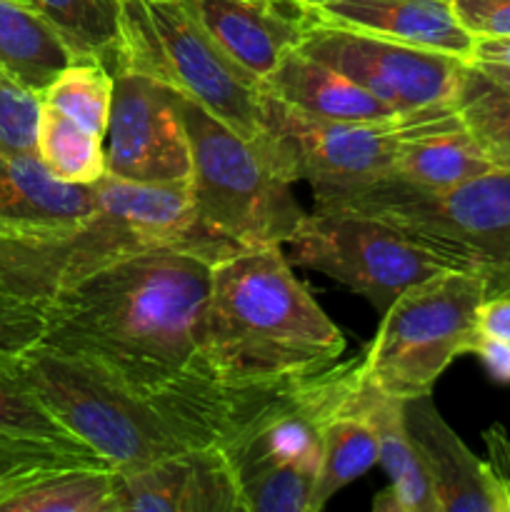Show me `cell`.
Segmentation results:
<instances>
[{
	"mask_svg": "<svg viewBox=\"0 0 510 512\" xmlns=\"http://www.w3.org/2000/svg\"><path fill=\"white\" fill-rule=\"evenodd\" d=\"M230 245H153L103 265L43 305L40 348L85 360L150 395L213 373L203 325L213 265Z\"/></svg>",
	"mask_w": 510,
	"mask_h": 512,
	"instance_id": "obj_1",
	"label": "cell"
},
{
	"mask_svg": "<svg viewBox=\"0 0 510 512\" xmlns=\"http://www.w3.org/2000/svg\"><path fill=\"white\" fill-rule=\"evenodd\" d=\"M15 373L75 438L115 470L140 468L188 450L225 448L305 378L193 373L140 395L105 370L40 345L15 360Z\"/></svg>",
	"mask_w": 510,
	"mask_h": 512,
	"instance_id": "obj_2",
	"label": "cell"
},
{
	"mask_svg": "<svg viewBox=\"0 0 510 512\" xmlns=\"http://www.w3.org/2000/svg\"><path fill=\"white\" fill-rule=\"evenodd\" d=\"M203 350L218 375L288 378L338 363L345 338L283 248L268 245L238 248L213 265Z\"/></svg>",
	"mask_w": 510,
	"mask_h": 512,
	"instance_id": "obj_3",
	"label": "cell"
},
{
	"mask_svg": "<svg viewBox=\"0 0 510 512\" xmlns=\"http://www.w3.org/2000/svg\"><path fill=\"white\" fill-rule=\"evenodd\" d=\"M90 218L55 230H0V290L43 308L103 265L153 245H230L198 223L190 183H130L105 173Z\"/></svg>",
	"mask_w": 510,
	"mask_h": 512,
	"instance_id": "obj_4",
	"label": "cell"
},
{
	"mask_svg": "<svg viewBox=\"0 0 510 512\" xmlns=\"http://www.w3.org/2000/svg\"><path fill=\"white\" fill-rule=\"evenodd\" d=\"M315 210L380 220L448 268L485 275L490 295L510 293V170L493 168L443 190L378 178L320 190Z\"/></svg>",
	"mask_w": 510,
	"mask_h": 512,
	"instance_id": "obj_5",
	"label": "cell"
},
{
	"mask_svg": "<svg viewBox=\"0 0 510 512\" xmlns=\"http://www.w3.org/2000/svg\"><path fill=\"white\" fill-rule=\"evenodd\" d=\"M175 103L190 140V193L205 233L238 248L288 245L308 215L290 193L293 185L255 140L240 138L185 95L175 93Z\"/></svg>",
	"mask_w": 510,
	"mask_h": 512,
	"instance_id": "obj_6",
	"label": "cell"
},
{
	"mask_svg": "<svg viewBox=\"0 0 510 512\" xmlns=\"http://www.w3.org/2000/svg\"><path fill=\"white\" fill-rule=\"evenodd\" d=\"M115 70L158 80L240 138L260 135L263 80L230 60L183 0H125Z\"/></svg>",
	"mask_w": 510,
	"mask_h": 512,
	"instance_id": "obj_7",
	"label": "cell"
},
{
	"mask_svg": "<svg viewBox=\"0 0 510 512\" xmlns=\"http://www.w3.org/2000/svg\"><path fill=\"white\" fill-rule=\"evenodd\" d=\"M488 295L485 275L453 268L403 290L365 350V383L398 400L433 393L453 360L473 350L478 308Z\"/></svg>",
	"mask_w": 510,
	"mask_h": 512,
	"instance_id": "obj_8",
	"label": "cell"
},
{
	"mask_svg": "<svg viewBox=\"0 0 510 512\" xmlns=\"http://www.w3.org/2000/svg\"><path fill=\"white\" fill-rule=\"evenodd\" d=\"M405 118L393 123H348L305 115L263 90L255 143L275 173L313 193L385 178L398 150Z\"/></svg>",
	"mask_w": 510,
	"mask_h": 512,
	"instance_id": "obj_9",
	"label": "cell"
},
{
	"mask_svg": "<svg viewBox=\"0 0 510 512\" xmlns=\"http://www.w3.org/2000/svg\"><path fill=\"white\" fill-rule=\"evenodd\" d=\"M293 260L338 280L380 313L403 290L448 270L443 260L418 248L380 220L340 210H315L288 243Z\"/></svg>",
	"mask_w": 510,
	"mask_h": 512,
	"instance_id": "obj_10",
	"label": "cell"
},
{
	"mask_svg": "<svg viewBox=\"0 0 510 512\" xmlns=\"http://www.w3.org/2000/svg\"><path fill=\"white\" fill-rule=\"evenodd\" d=\"M300 50L363 85L398 115L453 108L465 60L310 20Z\"/></svg>",
	"mask_w": 510,
	"mask_h": 512,
	"instance_id": "obj_11",
	"label": "cell"
},
{
	"mask_svg": "<svg viewBox=\"0 0 510 512\" xmlns=\"http://www.w3.org/2000/svg\"><path fill=\"white\" fill-rule=\"evenodd\" d=\"M360 383L363 358L338 360L320 373L305 375L238 440L223 448L238 480L268 465H300L318 475L325 428Z\"/></svg>",
	"mask_w": 510,
	"mask_h": 512,
	"instance_id": "obj_12",
	"label": "cell"
},
{
	"mask_svg": "<svg viewBox=\"0 0 510 512\" xmlns=\"http://www.w3.org/2000/svg\"><path fill=\"white\" fill-rule=\"evenodd\" d=\"M113 75L105 173L130 183H190V140L173 90L138 73Z\"/></svg>",
	"mask_w": 510,
	"mask_h": 512,
	"instance_id": "obj_13",
	"label": "cell"
},
{
	"mask_svg": "<svg viewBox=\"0 0 510 512\" xmlns=\"http://www.w3.org/2000/svg\"><path fill=\"white\" fill-rule=\"evenodd\" d=\"M113 512H243L240 480L223 448L188 450L115 470Z\"/></svg>",
	"mask_w": 510,
	"mask_h": 512,
	"instance_id": "obj_14",
	"label": "cell"
},
{
	"mask_svg": "<svg viewBox=\"0 0 510 512\" xmlns=\"http://www.w3.org/2000/svg\"><path fill=\"white\" fill-rule=\"evenodd\" d=\"M230 60L265 80L303 45L313 13L288 0H183Z\"/></svg>",
	"mask_w": 510,
	"mask_h": 512,
	"instance_id": "obj_15",
	"label": "cell"
},
{
	"mask_svg": "<svg viewBox=\"0 0 510 512\" xmlns=\"http://www.w3.org/2000/svg\"><path fill=\"white\" fill-rule=\"evenodd\" d=\"M403 413L405 428L433 485L438 512H503L488 463L445 423L433 395L403 400Z\"/></svg>",
	"mask_w": 510,
	"mask_h": 512,
	"instance_id": "obj_16",
	"label": "cell"
},
{
	"mask_svg": "<svg viewBox=\"0 0 510 512\" xmlns=\"http://www.w3.org/2000/svg\"><path fill=\"white\" fill-rule=\"evenodd\" d=\"M313 18L395 43L455 55L465 63H470L475 53V38L455 18L450 0H335L315 10Z\"/></svg>",
	"mask_w": 510,
	"mask_h": 512,
	"instance_id": "obj_17",
	"label": "cell"
},
{
	"mask_svg": "<svg viewBox=\"0 0 510 512\" xmlns=\"http://www.w3.org/2000/svg\"><path fill=\"white\" fill-rule=\"evenodd\" d=\"M493 163L460 125L453 108L408 115L385 178L425 190H443L490 173Z\"/></svg>",
	"mask_w": 510,
	"mask_h": 512,
	"instance_id": "obj_18",
	"label": "cell"
},
{
	"mask_svg": "<svg viewBox=\"0 0 510 512\" xmlns=\"http://www.w3.org/2000/svg\"><path fill=\"white\" fill-rule=\"evenodd\" d=\"M98 188L63 183L35 153L0 150V230H55L90 218Z\"/></svg>",
	"mask_w": 510,
	"mask_h": 512,
	"instance_id": "obj_19",
	"label": "cell"
},
{
	"mask_svg": "<svg viewBox=\"0 0 510 512\" xmlns=\"http://www.w3.org/2000/svg\"><path fill=\"white\" fill-rule=\"evenodd\" d=\"M263 88L300 113L315 118L348 123H393L403 118L363 85L300 48L263 80Z\"/></svg>",
	"mask_w": 510,
	"mask_h": 512,
	"instance_id": "obj_20",
	"label": "cell"
},
{
	"mask_svg": "<svg viewBox=\"0 0 510 512\" xmlns=\"http://www.w3.org/2000/svg\"><path fill=\"white\" fill-rule=\"evenodd\" d=\"M363 400L378 433V463L388 488L373 500L375 512H438L433 485L425 473L413 438L405 428L403 400L370 388L363 378Z\"/></svg>",
	"mask_w": 510,
	"mask_h": 512,
	"instance_id": "obj_21",
	"label": "cell"
},
{
	"mask_svg": "<svg viewBox=\"0 0 510 512\" xmlns=\"http://www.w3.org/2000/svg\"><path fill=\"white\" fill-rule=\"evenodd\" d=\"M70 63V50L35 5L0 0V70L43 95Z\"/></svg>",
	"mask_w": 510,
	"mask_h": 512,
	"instance_id": "obj_22",
	"label": "cell"
},
{
	"mask_svg": "<svg viewBox=\"0 0 510 512\" xmlns=\"http://www.w3.org/2000/svg\"><path fill=\"white\" fill-rule=\"evenodd\" d=\"M378 463V433L363 400V383L353 398L333 415L323 435L318 475L313 488V512L323 510L335 495Z\"/></svg>",
	"mask_w": 510,
	"mask_h": 512,
	"instance_id": "obj_23",
	"label": "cell"
},
{
	"mask_svg": "<svg viewBox=\"0 0 510 512\" xmlns=\"http://www.w3.org/2000/svg\"><path fill=\"white\" fill-rule=\"evenodd\" d=\"M125 0H33L75 60L103 63L113 70L123 33Z\"/></svg>",
	"mask_w": 510,
	"mask_h": 512,
	"instance_id": "obj_24",
	"label": "cell"
},
{
	"mask_svg": "<svg viewBox=\"0 0 510 512\" xmlns=\"http://www.w3.org/2000/svg\"><path fill=\"white\" fill-rule=\"evenodd\" d=\"M453 110L493 168L510 170V90L495 83L478 65L465 63Z\"/></svg>",
	"mask_w": 510,
	"mask_h": 512,
	"instance_id": "obj_25",
	"label": "cell"
},
{
	"mask_svg": "<svg viewBox=\"0 0 510 512\" xmlns=\"http://www.w3.org/2000/svg\"><path fill=\"white\" fill-rule=\"evenodd\" d=\"M35 155L63 183L93 185L105 175V140L48 103H40Z\"/></svg>",
	"mask_w": 510,
	"mask_h": 512,
	"instance_id": "obj_26",
	"label": "cell"
},
{
	"mask_svg": "<svg viewBox=\"0 0 510 512\" xmlns=\"http://www.w3.org/2000/svg\"><path fill=\"white\" fill-rule=\"evenodd\" d=\"M80 468H113L95 450L65 448L0 433V508L23 490Z\"/></svg>",
	"mask_w": 510,
	"mask_h": 512,
	"instance_id": "obj_27",
	"label": "cell"
},
{
	"mask_svg": "<svg viewBox=\"0 0 510 512\" xmlns=\"http://www.w3.org/2000/svg\"><path fill=\"white\" fill-rule=\"evenodd\" d=\"M115 468H80L23 490L0 512H113Z\"/></svg>",
	"mask_w": 510,
	"mask_h": 512,
	"instance_id": "obj_28",
	"label": "cell"
},
{
	"mask_svg": "<svg viewBox=\"0 0 510 512\" xmlns=\"http://www.w3.org/2000/svg\"><path fill=\"white\" fill-rule=\"evenodd\" d=\"M113 88L115 75L108 65L75 60L43 90L40 100L105 140L113 108Z\"/></svg>",
	"mask_w": 510,
	"mask_h": 512,
	"instance_id": "obj_29",
	"label": "cell"
},
{
	"mask_svg": "<svg viewBox=\"0 0 510 512\" xmlns=\"http://www.w3.org/2000/svg\"><path fill=\"white\" fill-rule=\"evenodd\" d=\"M15 360L0 363V433L65 445V448L93 450L83 440L75 438L55 418V413L43 403V398L15 373Z\"/></svg>",
	"mask_w": 510,
	"mask_h": 512,
	"instance_id": "obj_30",
	"label": "cell"
},
{
	"mask_svg": "<svg viewBox=\"0 0 510 512\" xmlns=\"http://www.w3.org/2000/svg\"><path fill=\"white\" fill-rule=\"evenodd\" d=\"M315 470L268 465L240 480L243 512H313Z\"/></svg>",
	"mask_w": 510,
	"mask_h": 512,
	"instance_id": "obj_31",
	"label": "cell"
},
{
	"mask_svg": "<svg viewBox=\"0 0 510 512\" xmlns=\"http://www.w3.org/2000/svg\"><path fill=\"white\" fill-rule=\"evenodd\" d=\"M40 95L0 70V150L35 153Z\"/></svg>",
	"mask_w": 510,
	"mask_h": 512,
	"instance_id": "obj_32",
	"label": "cell"
},
{
	"mask_svg": "<svg viewBox=\"0 0 510 512\" xmlns=\"http://www.w3.org/2000/svg\"><path fill=\"white\" fill-rule=\"evenodd\" d=\"M43 333V308L0 290V363H10L40 345Z\"/></svg>",
	"mask_w": 510,
	"mask_h": 512,
	"instance_id": "obj_33",
	"label": "cell"
},
{
	"mask_svg": "<svg viewBox=\"0 0 510 512\" xmlns=\"http://www.w3.org/2000/svg\"><path fill=\"white\" fill-rule=\"evenodd\" d=\"M450 8L475 40L510 38V0H450Z\"/></svg>",
	"mask_w": 510,
	"mask_h": 512,
	"instance_id": "obj_34",
	"label": "cell"
},
{
	"mask_svg": "<svg viewBox=\"0 0 510 512\" xmlns=\"http://www.w3.org/2000/svg\"><path fill=\"white\" fill-rule=\"evenodd\" d=\"M485 450H488V468L493 473L495 488H498L503 512H510V435L503 425H490L483 433Z\"/></svg>",
	"mask_w": 510,
	"mask_h": 512,
	"instance_id": "obj_35",
	"label": "cell"
},
{
	"mask_svg": "<svg viewBox=\"0 0 510 512\" xmlns=\"http://www.w3.org/2000/svg\"><path fill=\"white\" fill-rule=\"evenodd\" d=\"M470 353L483 363L485 373H488L495 383L510 385V343L478 333Z\"/></svg>",
	"mask_w": 510,
	"mask_h": 512,
	"instance_id": "obj_36",
	"label": "cell"
},
{
	"mask_svg": "<svg viewBox=\"0 0 510 512\" xmlns=\"http://www.w3.org/2000/svg\"><path fill=\"white\" fill-rule=\"evenodd\" d=\"M478 333L510 343V293L488 295L480 303Z\"/></svg>",
	"mask_w": 510,
	"mask_h": 512,
	"instance_id": "obj_37",
	"label": "cell"
},
{
	"mask_svg": "<svg viewBox=\"0 0 510 512\" xmlns=\"http://www.w3.org/2000/svg\"><path fill=\"white\" fill-rule=\"evenodd\" d=\"M473 60H485V63L510 65V38H483V40H475Z\"/></svg>",
	"mask_w": 510,
	"mask_h": 512,
	"instance_id": "obj_38",
	"label": "cell"
},
{
	"mask_svg": "<svg viewBox=\"0 0 510 512\" xmlns=\"http://www.w3.org/2000/svg\"><path fill=\"white\" fill-rule=\"evenodd\" d=\"M473 65H478L480 70H483L485 75H490V78L495 80V83H500L503 88L510 90V65H503V63H485V60H470Z\"/></svg>",
	"mask_w": 510,
	"mask_h": 512,
	"instance_id": "obj_39",
	"label": "cell"
},
{
	"mask_svg": "<svg viewBox=\"0 0 510 512\" xmlns=\"http://www.w3.org/2000/svg\"><path fill=\"white\" fill-rule=\"evenodd\" d=\"M288 3L298 5V8L308 10V13H315V10H320L323 5H328V3H335V0H288Z\"/></svg>",
	"mask_w": 510,
	"mask_h": 512,
	"instance_id": "obj_40",
	"label": "cell"
},
{
	"mask_svg": "<svg viewBox=\"0 0 510 512\" xmlns=\"http://www.w3.org/2000/svg\"><path fill=\"white\" fill-rule=\"evenodd\" d=\"M20 3H30V5H33V0H20Z\"/></svg>",
	"mask_w": 510,
	"mask_h": 512,
	"instance_id": "obj_41",
	"label": "cell"
}]
</instances>
